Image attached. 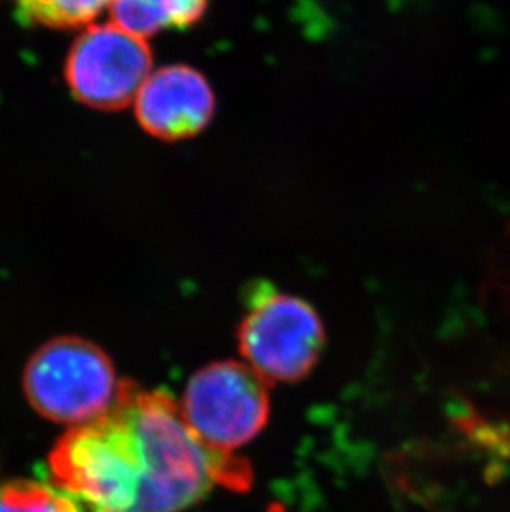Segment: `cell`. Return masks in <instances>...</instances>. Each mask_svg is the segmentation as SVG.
<instances>
[{"mask_svg": "<svg viewBox=\"0 0 510 512\" xmlns=\"http://www.w3.org/2000/svg\"><path fill=\"white\" fill-rule=\"evenodd\" d=\"M49 461L53 483L92 512H181L196 503L183 440L123 382L110 410L65 433Z\"/></svg>", "mask_w": 510, "mask_h": 512, "instance_id": "1", "label": "cell"}, {"mask_svg": "<svg viewBox=\"0 0 510 512\" xmlns=\"http://www.w3.org/2000/svg\"><path fill=\"white\" fill-rule=\"evenodd\" d=\"M325 342L322 319L307 300L280 292L269 282L247 289L237 347L267 385L304 380L317 367Z\"/></svg>", "mask_w": 510, "mask_h": 512, "instance_id": "2", "label": "cell"}, {"mask_svg": "<svg viewBox=\"0 0 510 512\" xmlns=\"http://www.w3.org/2000/svg\"><path fill=\"white\" fill-rule=\"evenodd\" d=\"M24 390L47 420L80 426L110 410L120 383L102 348L80 337H58L30 358Z\"/></svg>", "mask_w": 510, "mask_h": 512, "instance_id": "3", "label": "cell"}, {"mask_svg": "<svg viewBox=\"0 0 510 512\" xmlns=\"http://www.w3.org/2000/svg\"><path fill=\"white\" fill-rule=\"evenodd\" d=\"M267 387L247 363H211L191 377L179 406L207 450L234 455L269 423Z\"/></svg>", "mask_w": 510, "mask_h": 512, "instance_id": "4", "label": "cell"}, {"mask_svg": "<svg viewBox=\"0 0 510 512\" xmlns=\"http://www.w3.org/2000/svg\"><path fill=\"white\" fill-rule=\"evenodd\" d=\"M153 55L146 39L115 22L92 24L78 35L65 63V80L78 102L121 110L135 102L150 78Z\"/></svg>", "mask_w": 510, "mask_h": 512, "instance_id": "5", "label": "cell"}, {"mask_svg": "<svg viewBox=\"0 0 510 512\" xmlns=\"http://www.w3.org/2000/svg\"><path fill=\"white\" fill-rule=\"evenodd\" d=\"M141 128L164 141L186 140L211 123L216 97L203 73L169 65L151 73L135 100Z\"/></svg>", "mask_w": 510, "mask_h": 512, "instance_id": "6", "label": "cell"}, {"mask_svg": "<svg viewBox=\"0 0 510 512\" xmlns=\"http://www.w3.org/2000/svg\"><path fill=\"white\" fill-rule=\"evenodd\" d=\"M209 0H113L111 19L121 29L148 39L161 30L188 29L206 14Z\"/></svg>", "mask_w": 510, "mask_h": 512, "instance_id": "7", "label": "cell"}, {"mask_svg": "<svg viewBox=\"0 0 510 512\" xmlns=\"http://www.w3.org/2000/svg\"><path fill=\"white\" fill-rule=\"evenodd\" d=\"M25 24L50 29H72L92 25L93 20L110 9L113 0H9Z\"/></svg>", "mask_w": 510, "mask_h": 512, "instance_id": "8", "label": "cell"}, {"mask_svg": "<svg viewBox=\"0 0 510 512\" xmlns=\"http://www.w3.org/2000/svg\"><path fill=\"white\" fill-rule=\"evenodd\" d=\"M0 512H85V504L57 484L14 479L0 486Z\"/></svg>", "mask_w": 510, "mask_h": 512, "instance_id": "9", "label": "cell"}]
</instances>
